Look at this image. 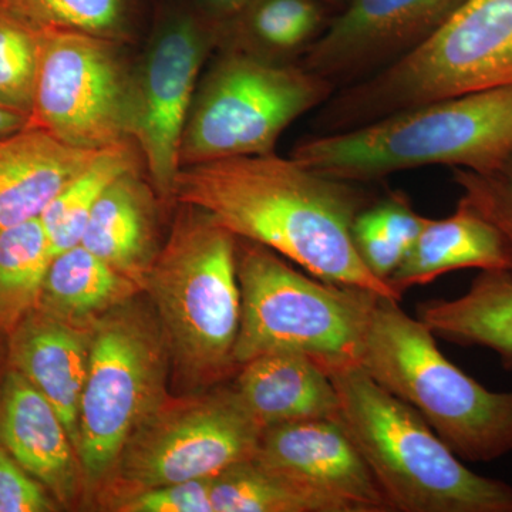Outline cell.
<instances>
[{
    "instance_id": "obj_26",
    "label": "cell",
    "mask_w": 512,
    "mask_h": 512,
    "mask_svg": "<svg viewBox=\"0 0 512 512\" xmlns=\"http://www.w3.org/2000/svg\"><path fill=\"white\" fill-rule=\"evenodd\" d=\"M212 512H343L329 498L306 490L259 464H234L211 478Z\"/></svg>"
},
{
    "instance_id": "obj_18",
    "label": "cell",
    "mask_w": 512,
    "mask_h": 512,
    "mask_svg": "<svg viewBox=\"0 0 512 512\" xmlns=\"http://www.w3.org/2000/svg\"><path fill=\"white\" fill-rule=\"evenodd\" d=\"M158 197L141 167L121 175L93 208L82 242L144 292L151 265L163 242L158 227Z\"/></svg>"
},
{
    "instance_id": "obj_11",
    "label": "cell",
    "mask_w": 512,
    "mask_h": 512,
    "mask_svg": "<svg viewBox=\"0 0 512 512\" xmlns=\"http://www.w3.org/2000/svg\"><path fill=\"white\" fill-rule=\"evenodd\" d=\"M121 43L70 30H43L32 126L82 150L131 140V69Z\"/></svg>"
},
{
    "instance_id": "obj_34",
    "label": "cell",
    "mask_w": 512,
    "mask_h": 512,
    "mask_svg": "<svg viewBox=\"0 0 512 512\" xmlns=\"http://www.w3.org/2000/svg\"><path fill=\"white\" fill-rule=\"evenodd\" d=\"M29 124L28 117L0 107V138L8 137L10 134L28 127Z\"/></svg>"
},
{
    "instance_id": "obj_12",
    "label": "cell",
    "mask_w": 512,
    "mask_h": 512,
    "mask_svg": "<svg viewBox=\"0 0 512 512\" xmlns=\"http://www.w3.org/2000/svg\"><path fill=\"white\" fill-rule=\"evenodd\" d=\"M220 40V30L194 8L170 10L158 20L140 62L131 69L128 133L163 201L173 200L181 138L202 66Z\"/></svg>"
},
{
    "instance_id": "obj_13",
    "label": "cell",
    "mask_w": 512,
    "mask_h": 512,
    "mask_svg": "<svg viewBox=\"0 0 512 512\" xmlns=\"http://www.w3.org/2000/svg\"><path fill=\"white\" fill-rule=\"evenodd\" d=\"M464 0H349L306 49L302 66L349 86L412 52Z\"/></svg>"
},
{
    "instance_id": "obj_37",
    "label": "cell",
    "mask_w": 512,
    "mask_h": 512,
    "mask_svg": "<svg viewBox=\"0 0 512 512\" xmlns=\"http://www.w3.org/2000/svg\"><path fill=\"white\" fill-rule=\"evenodd\" d=\"M2 5H3L2 0H0V6H2Z\"/></svg>"
},
{
    "instance_id": "obj_22",
    "label": "cell",
    "mask_w": 512,
    "mask_h": 512,
    "mask_svg": "<svg viewBox=\"0 0 512 512\" xmlns=\"http://www.w3.org/2000/svg\"><path fill=\"white\" fill-rule=\"evenodd\" d=\"M143 289L82 244L53 256L37 308L79 329H93L104 315Z\"/></svg>"
},
{
    "instance_id": "obj_35",
    "label": "cell",
    "mask_w": 512,
    "mask_h": 512,
    "mask_svg": "<svg viewBox=\"0 0 512 512\" xmlns=\"http://www.w3.org/2000/svg\"><path fill=\"white\" fill-rule=\"evenodd\" d=\"M8 367V336L0 332V379Z\"/></svg>"
},
{
    "instance_id": "obj_5",
    "label": "cell",
    "mask_w": 512,
    "mask_h": 512,
    "mask_svg": "<svg viewBox=\"0 0 512 512\" xmlns=\"http://www.w3.org/2000/svg\"><path fill=\"white\" fill-rule=\"evenodd\" d=\"M359 365L412 406L461 460L491 463L512 453V390L485 389L451 363L434 333L399 301L373 302Z\"/></svg>"
},
{
    "instance_id": "obj_28",
    "label": "cell",
    "mask_w": 512,
    "mask_h": 512,
    "mask_svg": "<svg viewBox=\"0 0 512 512\" xmlns=\"http://www.w3.org/2000/svg\"><path fill=\"white\" fill-rule=\"evenodd\" d=\"M40 30H70L126 45L136 26V0H2Z\"/></svg>"
},
{
    "instance_id": "obj_23",
    "label": "cell",
    "mask_w": 512,
    "mask_h": 512,
    "mask_svg": "<svg viewBox=\"0 0 512 512\" xmlns=\"http://www.w3.org/2000/svg\"><path fill=\"white\" fill-rule=\"evenodd\" d=\"M328 9L320 0H254L218 29L220 43L288 62L286 57L306 52L325 30Z\"/></svg>"
},
{
    "instance_id": "obj_27",
    "label": "cell",
    "mask_w": 512,
    "mask_h": 512,
    "mask_svg": "<svg viewBox=\"0 0 512 512\" xmlns=\"http://www.w3.org/2000/svg\"><path fill=\"white\" fill-rule=\"evenodd\" d=\"M427 221L402 194L360 211L353 224V239L367 269L389 284Z\"/></svg>"
},
{
    "instance_id": "obj_30",
    "label": "cell",
    "mask_w": 512,
    "mask_h": 512,
    "mask_svg": "<svg viewBox=\"0 0 512 512\" xmlns=\"http://www.w3.org/2000/svg\"><path fill=\"white\" fill-rule=\"evenodd\" d=\"M460 200L495 225L512 245V158L490 173L454 170Z\"/></svg>"
},
{
    "instance_id": "obj_3",
    "label": "cell",
    "mask_w": 512,
    "mask_h": 512,
    "mask_svg": "<svg viewBox=\"0 0 512 512\" xmlns=\"http://www.w3.org/2000/svg\"><path fill=\"white\" fill-rule=\"evenodd\" d=\"M289 157L336 180L365 183L429 165L490 173L512 158V86L430 101L336 133Z\"/></svg>"
},
{
    "instance_id": "obj_19",
    "label": "cell",
    "mask_w": 512,
    "mask_h": 512,
    "mask_svg": "<svg viewBox=\"0 0 512 512\" xmlns=\"http://www.w3.org/2000/svg\"><path fill=\"white\" fill-rule=\"evenodd\" d=\"M97 153L67 146L32 124L0 138V231L40 218Z\"/></svg>"
},
{
    "instance_id": "obj_36",
    "label": "cell",
    "mask_w": 512,
    "mask_h": 512,
    "mask_svg": "<svg viewBox=\"0 0 512 512\" xmlns=\"http://www.w3.org/2000/svg\"><path fill=\"white\" fill-rule=\"evenodd\" d=\"M320 2H322L323 5L328 6V8L340 10L349 2V0H320Z\"/></svg>"
},
{
    "instance_id": "obj_8",
    "label": "cell",
    "mask_w": 512,
    "mask_h": 512,
    "mask_svg": "<svg viewBox=\"0 0 512 512\" xmlns=\"http://www.w3.org/2000/svg\"><path fill=\"white\" fill-rule=\"evenodd\" d=\"M170 376V349L146 293L96 323L79 409L84 503L103 493L131 434L170 396Z\"/></svg>"
},
{
    "instance_id": "obj_7",
    "label": "cell",
    "mask_w": 512,
    "mask_h": 512,
    "mask_svg": "<svg viewBox=\"0 0 512 512\" xmlns=\"http://www.w3.org/2000/svg\"><path fill=\"white\" fill-rule=\"evenodd\" d=\"M241 325L237 366L269 352L311 357L326 372L359 365L363 336L376 293L309 278L284 256L237 238Z\"/></svg>"
},
{
    "instance_id": "obj_16",
    "label": "cell",
    "mask_w": 512,
    "mask_h": 512,
    "mask_svg": "<svg viewBox=\"0 0 512 512\" xmlns=\"http://www.w3.org/2000/svg\"><path fill=\"white\" fill-rule=\"evenodd\" d=\"M93 329H79L35 309L8 335V366L53 404L77 448L80 400Z\"/></svg>"
},
{
    "instance_id": "obj_1",
    "label": "cell",
    "mask_w": 512,
    "mask_h": 512,
    "mask_svg": "<svg viewBox=\"0 0 512 512\" xmlns=\"http://www.w3.org/2000/svg\"><path fill=\"white\" fill-rule=\"evenodd\" d=\"M173 200L211 214L237 238L272 249L315 278L402 301L360 258L353 224L366 208L355 183L269 153L187 165Z\"/></svg>"
},
{
    "instance_id": "obj_10",
    "label": "cell",
    "mask_w": 512,
    "mask_h": 512,
    "mask_svg": "<svg viewBox=\"0 0 512 512\" xmlns=\"http://www.w3.org/2000/svg\"><path fill=\"white\" fill-rule=\"evenodd\" d=\"M262 431L231 384L168 396L131 434L94 503L111 510L147 488L217 477L255 457Z\"/></svg>"
},
{
    "instance_id": "obj_6",
    "label": "cell",
    "mask_w": 512,
    "mask_h": 512,
    "mask_svg": "<svg viewBox=\"0 0 512 512\" xmlns=\"http://www.w3.org/2000/svg\"><path fill=\"white\" fill-rule=\"evenodd\" d=\"M505 86H512V0H464L412 52L333 93L315 130H350L430 101Z\"/></svg>"
},
{
    "instance_id": "obj_25",
    "label": "cell",
    "mask_w": 512,
    "mask_h": 512,
    "mask_svg": "<svg viewBox=\"0 0 512 512\" xmlns=\"http://www.w3.org/2000/svg\"><path fill=\"white\" fill-rule=\"evenodd\" d=\"M53 256L40 218L0 231V332L6 336L37 308Z\"/></svg>"
},
{
    "instance_id": "obj_2",
    "label": "cell",
    "mask_w": 512,
    "mask_h": 512,
    "mask_svg": "<svg viewBox=\"0 0 512 512\" xmlns=\"http://www.w3.org/2000/svg\"><path fill=\"white\" fill-rule=\"evenodd\" d=\"M144 293L163 326L178 390L202 392L237 373L241 289L237 237L229 229L207 211L180 204Z\"/></svg>"
},
{
    "instance_id": "obj_31",
    "label": "cell",
    "mask_w": 512,
    "mask_h": 512,
    "mask_svg": "<svg viewBox=\"0 0 512 512\" xmlns=\"http://www.w3.org/2000/svg\"><path fill=\"white\" fill-rule=\"evenodd\" d=\"M110 511L212 512L211 478L147 488L123 498Z\"/></svg>"
},
{
    "instance_id": "obj_21",
    "label": "cell",
    "mask_w": 512,
    "mask_h": 512,
    "mask_svg": "<svg viewBox=\"0 0 512 512\" xmlns=\"http://www.w3.org/2000/svg\"><path fill=\"white\" fill-rule=\"evenodd\" d=\"M417 318L448 342L493 350L512 370V272L481 271L464 295L420 303Z\"/></svg>"
},
{
    "instance_id": "obj_32",
    "label": "cell",
    "mask_w": 512,
    "mask_h": 512,
    "mask_svg": "<svg viewBox=\"0 0 512 512\" xmlns=\"http://www.w3.org/2000/svg\"><path fill=\"white\" fill-rule=\"evenodd\" d=\"M63 510L49 490L0 447V512Z\"/></svg>"
},
{
    "instance_id": "obj_15",
    "label": "cell",
    "mask_w": 512,
    "mask_h": 512,
    "mask_svg": "<svg viewBox=\"0 0 512 512\" xmlns=\"http://www.w3.org/2000/svg\"><path fill=\"white\" fill-rule=\"evenodd\" d=\"M0 447L45 485L64 510L84 503L82 463L62 417L9 366L0 379Z\"/></svg>"
},
{
    "instance_id": "obj_20",
    "label": "cell",
    "mask_w": 512,
    "mask_h": 512,
    "mask_svg": "<svg viewBox=\"0 0 512 512\" xmlns=\"http://www.w3.org/2000/svg\"><path fill=\"white\" fill-rule=\"evenodd\" d=\"M461 269L512 272V245L480 212L458 201L456 211L427 221L389 284L403 296L409 288Z\"/></svg>"
},
{
    "instance_id": "obj_33",
    "label": "cell",
    "mask_w": 512,
    "mask_h": 512,
    "mask_svg": "<svg viewBox=\"0 0 512 512\" xmlns=\"http://www.w3.org/2000/svg\"><path fill=\"white\" fill-rule=\"evenodd\" d=\"M254 0H194V10L215 28L220 29L238 18Z\"/></svg>"
},
{
    "instance_id": "obj_14",
    "label": "cell",
    "mask_w": 512,
    "mask_h": 512,
    "mask_svg": "<svg viewBox=\"0 0 512 512\" xmlns=\"http://www.w3.org/2000/svg\"><path fill=\"white\" fill-rule=\"evenodd\" d=\"M255 460L343 512H392L365 457L339 419L278 424L262 431Z\"/></svg>"
},
{
    "instance_id": "obj_9",
    "label": "cell",
    "mask_w": 512,
    "mask_h": 512,
    "mask_svg": "<svg viewBox=\"0 0 512 512\" xmlns=\"http://www.w3.org/2000/svg\"><path fill=\"white\" fill-rule=\"evenodd\" d=\"M335 89L302 64L228 46L198 83L181 138V168L274 153L286 128Z\"/></svg>"
},
{
    "instance_id": "obj_24",
    "label": "cell",
    "mask_w": 512,
    "mask_h": 512,
    "mask_svg": "<svg viewBox=\"0 0 512 512\" xmlns=\"http://www.w3.org/2000/svg\"><path fill=\"white\" fill-rule=\"evenodd\" d=\"M141 154L133 140L103 148L80 173L74 175L40 215L53 255L82 242L93 208L104 191L121 175L141 167Z\"/></svg>"
},
{
    "instance_id": "obj_29",
    "label": "cell",
    "mask_w": 512,
    "mask_h": 512,
    "mask_svg": "<svg viewBox=\"0 0 512 512\" xmlns=\"http://www.w3.org/2000/svg\"><path fill=\"white\" fill-rule=\"evenodd\" d=\"M43 30L0 6V107L28 117L35 106Z\"/></svg>"
},
{
    "instance_id": "obj_17",
    "label": "cell",
    "mask_w": 512,
    "mask_h": 512,
    "mask_svg": "<svg viewBox=\"0 0 512 512\" xmlns=\"http://www.w3.org/2000/svg\"><path fill=\"white\" fill-rule=\"evenodd\" d=\"M232 389L262 430L311 419H339L329 373L311 357L269 352L238 367Z\"/></svg>"
},
{
    "instance_id": "obj_4",
    "label": "cell",
    "mask_w": 512,
    "mask_h": 512,
    "mask_svg": "<svg viewBox=\"0 0 512 512\" xmlns=\"http://www.w3.org/2000/svg\"><path fill=\"white\" fill-rule=\"evenodd\" d=\"M339 421L392 512H512V487L474 473L409 404L360 365L329 370Z\"/></svg>"
}]
</instances>
